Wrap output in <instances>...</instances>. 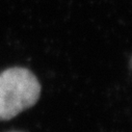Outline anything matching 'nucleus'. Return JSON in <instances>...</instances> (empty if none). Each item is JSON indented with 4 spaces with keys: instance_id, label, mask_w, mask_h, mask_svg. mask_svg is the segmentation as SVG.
Segmentation results:
<instances>
[{
    "instance_id": "1",
    "label": "nucleus",
    "mask_w": 132,
    "mask_h": 132,
    "mask_svg": "<svg viewBox=\"0 0 132 132\" xmlns=\"http://www.w3.org/2000/svg\"><path fill=\"white\" fill-rule=\"evenodd\" d=\"M41 95V84L25 68H11L0 73V120L15 118L34 106Z\"/></svg>"
}]
</instances>
